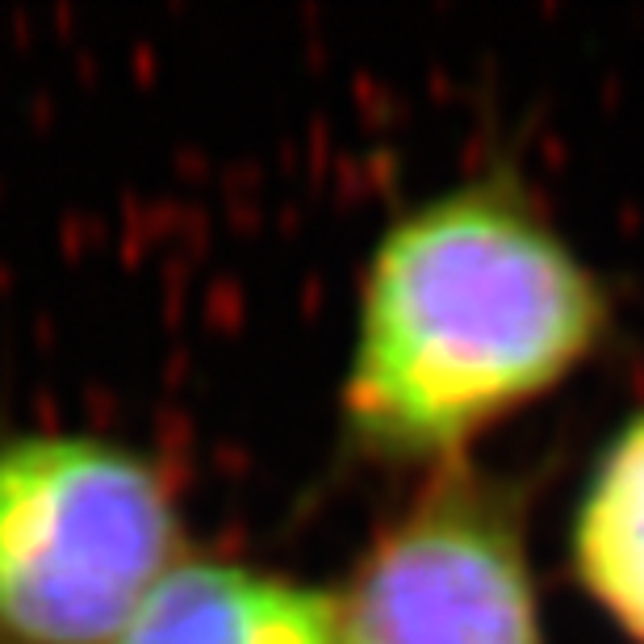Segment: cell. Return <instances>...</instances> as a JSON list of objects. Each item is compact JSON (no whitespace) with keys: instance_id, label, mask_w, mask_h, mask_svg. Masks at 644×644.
Listing matches in <instances>:
<instances>
[{"instance_id":"2","label":"cell","mask_w":644,"mask_h":644,"mask_svg":"<svg viewBox=\"0 0 644 644\" xmlns=\"http://www.w3.org/2000/svg\"><path fill=\"white\" fill-rule=\"evenodd\" d=\"M176 565L160 460L81 431L0 439V644H117Z\"/></svg>"},{"instance_id":"3","label":"cell","mask_w":644,"mask_h":644,"mask_svg":"<svg viewBox=\"0 0 644 644\" xmlns=\"http://www.w3.org/2000/svg\"><path fill=\"white\" fill-rule=\"evenodd\" d=\"M335 644H540L519 515L503 490L444 473L335 594Z\"/></svg>"},{"instance_id":"5","label":"cell","mask_w":644,"mask_h":644,"mask_svg":"<svg viewBox=\"0 0 644 644\" xmlns=\"http://www.w3.org/2000/svg\"><path fill=\"white\" fill-rule=\"evenodd\" d=\"M591 594L644 644V410L616 435L573 523Z\"/></svg>"},{"instance_id":"4","label":"cell","mask_w":644,"mask_h":644,"mask_svg":"<svg viewBox=\"0 0 644 644\" xmlns=\"http://www.w3.org/2000/svg\"><path fill=\"white\" fill-rule=\"evenodd\" d=\"M117 644H335V594L235 561H185Z\"/></svg>"},{"instance_id":"1","label":"cell","mask_w":644,"mask_h":644,"mask_svg":"<svg viewBox=\"0 0 644 644\" xmlns=\"http://www.w3.org/2000/svg\"><path fill=\"white\" fill-rule=\"evenodd\" d=\"M603 289L507 181L406 210L376 243L344 419L373 460H453L603 335Z\"/></svg>"}]
</instances>
